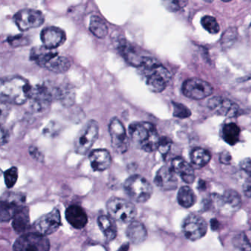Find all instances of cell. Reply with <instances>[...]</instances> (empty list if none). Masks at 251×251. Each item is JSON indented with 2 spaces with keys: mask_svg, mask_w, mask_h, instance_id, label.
I'll use <instances>...</instances> for the list:
<instances>
[{
  "mask_svg": "<svg viewBox=\"0 0 251 251\" xmlns=\"http://www.w3.org/2000/svg\"><path fill=\"white\" fill-rule=\"evenodd\" d=\"M61 214L58 209H54L35 222L34 229L36 233L43 236L55 233L61 226Z\"/></svg>",
  "mask_w": 251,
  "mask_h": 251,
  "instance_id": "obj_15",
  "label": "cell"
},
{
  "mask_svg": "<svg viewBox=\"0 0 251 251\" xmlns=\"http://www.w3.org/2000/svg\"><path fill=\"white\" fill-rule=\"evenodd\" d=\"M116 47L122 56L130 65L139 67L143 61L144 56H141L136 51L135 47L129 43L126 39L123 38L117 39L116 41Z\"/></svg>",
  "mask_w": 251,
  "mask_h": 251,
  "instance_id": "obj_18",
  "label": "cell"
},
{
  "mask_svg": "<svg viewBox=\"0 0 251 251\" xmlns=\"http://www.w3.org/2000/svg\"><path fill=\"white\" fill-rule=\"evenodd\" d=\"M138 70L145 78L148 89L154 93L162 92L171 80L170 72L155 58L144 57Z\"/></svg>",
  "mask_w": 251,
  "mask_h": 251,
  "instance_id": "obj_1",
  "label": "cell"
},
{
  "mask_svg": "<svg viewBox=\"0 0 251 251\" xmlns=\"http://www.w3.org/2000/svg\"><path fill=\"white\" fill-rule=\"evenodd\" d=\"M67 36L65 32L59 27H45L41 32V40L43 46L49 50H55L64 45Z\"/></svg>",
  "mask_w": 251,
  "mask_h": 251,
  "instance_id": "obj_17",
  "label": "cell"
},
{
  "mask_svg": "<svg viewBox=\"0 0 251 251\" xmlns=\"http://www.w3.org/2000/svg\"><path fill=\"white\" fill-rule=\"evenodd\" d=\"M98 225L108 242L113 240L117 236V227L114 220L110 216L102 215L98 218Z\"/></svg>",
  "mask_w": 251,
  "mask_h": 251,
  "instance_id": "obj_25",
  "label": "cell"
},
{
  "mask_svg": "<svg viewBox=\"0 0 251 251\" xmlns=\"http://www.w3.org/2000/svg\"><path fill=\"white\" fill-rule=\"evenodd\" d=\"M42 11L26 8L18 11L14 17V21L21 31H27L40 27L45 23Z\"/></svg>",
  "mask_w": 251,
  "mask_h": 251,
  "instance_id": "obj_11",
  "label": "cell"
},
{
  "mask_svg": "<svg viewBox=\"0 0 251 251\" xmlns=\"http://www.w3.org/2000/svg\"><path fill=\"white\" fill-rule=\"evenodd\" d=\"M220 162L224 164H229L231 162V155L227 151H224L220 154Z\"/></svg>",
  "mask_w": 251,
  "mask_h": 251,
  "instance_id": "obj_42",
  "label": "cell"
},
{
  "mask_svg": "<svg viewBox=\"0 0 251 251\" xmlns=\"http://www.w3.org/2000/svg\"><path fill=\"white\" fill-rule=\"evenodd\" d=\"M91 166L95 171H104L111 167L112 159L111 154L106 150L98 149L89 154Z\"/></svg>",
  "mask_w": 251,
  "mask_h": 251,
  "instance_id": "obj_20",
  "label": "cell"
},
{
  "mask_svg": "<svg viewBox=\"0 0 251 251\" xmlns=\"http://www.w3.org/2000/svg\"><path fill=\"white\" fill-rule=\"evenodd\" d=\"M32 86L20 76L5 77L1 80L0 96L2 102L23 105L30 99Z\"/></svg>",
  "mask_w": 251,
  "mask_h": 251,
  "instance_id": "obj_2",
  "label": "cell"
},
{
  "mask_svg": "<svg viewBox=\"0 0 251 251\" xmlns=\"http://www.w3.org/2000/svg\"><path fill=\"white\" fill-rule=\"evenodd\" d=\"M240 128L235 123L226 124L223 129V138L226 143L235 145L239 140Z\"/></svg>",
  "mask_w": 251,
  "mask_h": 251,
  "instance_id": "obj_29",
  "label": "cell"
},
{
  "mask_svg": "<svg viewBox=\"0 0 251 251\" xmlns=\"http://www.w3.org/2000/svg\"><path fill=\"white\" fill-rule=\"evenodd\" d=\"M155 185L160 189L164 191L174 190L177 186V179L176 173L172 170L171 167H161L155 177Z\"/></svg>",
  "mask_w": 251,
  "mask_h": 251,
  "instance_id": "obj_19",
  "label": "cell"
},
{
  "mask_svg": "<svg viewBox=\"0 0 251 251\" xmlns=\"http://www.w3.org/2000/svg\"><path fill=\"white\" fill-rule=\"evenodd\" d=\"M99 125L95 120H89L79 131L75 141V150L77 153L85 155L90 151L98 137Z\"/></svg>",
  "mask_w": 251,
  "mask_h": 251,
  "instance_id": "obj_7",
  "label": "cell"
},
{
  "mask_svg": "<svg viewBox=\"0 0 251 251\" xmlns=\"http://www.w3.org/2000/svg\"><path fill=\"white\" fill-rule=\"evenodd\" d=\"M126 235L132 243L138 245L145 240L148 236V232L146 227L142 223L133 221L127 227Z\"/></svg>",
  "mask_w": 251,
  "mask_h": 251,
  "instance_id": "obj_23",
  "label": "cell"
},
{
  "mask_svg": "<svg viewBox=\"0 0 251 251\" xmlns=\"http://www.w3.org/2000/svg\"><path fill=\"white\" fill-rule=\"evenodd\" d=\"M240 167L245 173L251 176V158H245L240 162Z\"/></svg>",
  "mask_w": 251,
  "mask_h": 251,
  "instance_id": "obj_40",
  "label": "cell"
},
{
  "mask_svg": "<svg viewBox=\"0 0 251 251\" xmlns=\"http://www.w3.org/2000/svg\"><path fill=\"white\" fill-rule=\"evenodd\" d=\"M208 106L214 114L226 117H237L240 111L236 103L222 97H214L210 99Z\"/></svg>",
  "mask_w": 251,
  "mask_h": 251,
  "instance_id": "obj_16",
  "label": "cell"
},
{
  "mask_svg": "<svg viewBox=\"0 0 251 251\" xmlns=\"http://www.w3.org/2000/svg\"><path fill=\"white\" fill-rule=\"evenodd\" d=\"M202 27L208 33L217 34L220 32V27L217 20L211 16H205L201 20Z\"/></svg>",
  "mask_w": 251,
  "mask_h": 251,
  "instance_id": "obj_31",
  "label": "cell"
},
{
  "mask_svg": "<svg viewBox=\"0 0 251 251\" xmlns=\"http://www.w3.org/2000/svg\"><path fill=\"white\" fill-rule=\"evenodd\" d=\"M14 251H50L49 239L38 233H24L14 245Z\"/></svg>",
  "mask_w": 251,
  "mask_h": 251,
  "instance_id": "obj_8",
  "label": "cell"
},
{
  "mask_svg": "<svg viewBox=\"0 0 251 251\" xmlns=\"http://www.w3.org/2000/svg\"><path fill=\"white\" fill-rule=\"evenodd\" d=\"M25 197L23 194L8 192L1 198L0 219L2 222H8L14 218L16 213L23 208Z\"/></svg>",
  "mask_w": 251,
  "mask_h": 251,
  "instance_id": "obj_9",
  "label": "cell"
},
{
  "mask_svg": "<svg viewBox=\"0 0 251 251\" xmlns=\"http://www.w3.org/2000/svg\"><path fill=\"white\" fill-rule=\"evenodd\" d=\"M5 182L7 187L12 188L18 178V170L17 167H11L5 172Z\"/></svg>",
  "mask_w": 251,
  "mask_h": 251,
  "instance_id": "obj_34",
  "label": "cell"
},
{
  "mask_svg": "<svg viewBox=\"0 0 251 251\" xmlns=\"http://www.w3.org/2000/svg\"><path fill=\"white\" fill-rule=\"evenodd\" d=\"M8 42L13 48H20L28 45L30 43L28 38L23 35L10 36L8 38Z\"/></svg>",
  "mask_w": 251,
  "mask_h": 251,
  "instance_id": "obj_35",
  "label": "cell"
},
{
  "mask_svg": "<svg viewBox=\"0 0 251 251\" xmlns=\"http://www.w3.org/2000/svg\"><path fill=\"white\" fill-rule=\"evenodd\" d=\"M182 92L188 98L200 100L209 97L213 93V88L205 80L199 78H190L183 83Z\"/></svg>",
  "mask_w": 251,
  "mask_h": 251,
  "instance_id": "obj_12",
  "label": "cell"
},
{
  "mask_svg": "<svg viewBox=\"0 0 251 251\" xmlns=\"http://www.w3.org/2000/svg\"><path fill=\"white\" fill-rule=\"evenodd\" d=\"M8 138H9V134H8V131L4 129V127H2L1 129V145H4L6 144L8 142Z\"/></svg>",
  "mask_w": 251,
  "mask_h": 251,
  "instance_id": "obj_43",
  "label": "cell"
},
{
  "mask_svg": "<svg viewBox=\"0 0 251 251\" xmlns=\"http://www.w3.org/2000/svg\"><path fill=\"white\" fill-rule=\"evenodd\" d=\"M75 91L70 85H64L60 86L59 101L64 105L70 106L75 102Z\"/></svg>",
  "mask_w": 251,
  "mask_h": 251,
  "instance_id": "obj_30",
  "label": "cell"
},
{
  "mask_svg": "<svg viewBox=\"0 0 251 251\" xmlns=\"http://www.w3.org/2000/svg\"><path fill=\"white\" fill-rule=\"evenodd\" d=\"M233 244L241 251H251V243L245 233H239L233 237Z\"/></svg>",
  "mask_w": 251,
  "mask_h": 251,
  "instance_id": "obj_32",
  "label": "cell"
},
{
  "mask_svg": "<svg viewBox=\"0 0 251 251\" xmlns=\"http://www.w3.org/2000/svg\"><path fill=\"white\" fill-rule=\"evenodd\" d=\"M124 189L128 197L140 203L147 202L152 196V185L145 177L138 175L130 176L126 180Z\"/></svg>",
  "mask_w": 251,
  "mask_h": 251,
  "instance_id": "obj_6",
  "label": "cell"
},
{
  "mask_svg": "<svg viewBox=\"0 0 251 251\" xmlns=\"http://www.w3.org/2000/svg\"><path fill=\"white\" fill-rule=\"evenodd\" d=\"M211 226L213 230H217L219 227L218 221L216 219H213V220H211Z\"/></svg>",
  "mask_w": 251,
  "mask_h": 251,
  "instance_id": "obj_44",
  "label": "cell"
},
{
  "mask_svg": "<svg viewBox=\"0 0 251 251\" xmlns=\"http://www.w3.org/2000/svg\"><path fill=\"white\" fill-rule=\"evenodd\" d=\"M214 201L220 212L226 216L237 211L242 205L240 195L232 189L226 191L222 196L217 197Z\"/></svg>",
  "mask_w": 251,
  "mask_h": 251,
  "instance_id": "obj_14",
  "label": "cell"
},
{
  "mask_svg": "<svg viewBox=\"0 0 251 251\" xmlns=\"http://www.w3.org/2000/svg\"><path fill=\"white\" fill-rule=\"evenodd\" d=\"M182 230L188 239L197 241L206 234L208 226L206 222L201 216L191 214L183 221Z\"/></svg>",
  "mask_w": 251,
  "mask_h": 251,
  "instance_id": "obj_13",
  "label": "cell"
},
{
  "mask_svg": "<svg viewBox=\"0 0 251 251\" xmlns=\"http://www.w3.org/2000/svg\"><path fill=\"white\" fill-rule=\"evenodd\" d=\"M30 58L40 67L58 74L66 73L71 67L68 58L58 55L55 50H49L44 46L33 48Z\"/></svg>",
  "mask_w": 251,
  "mask_h": 251,
  "instance_id": "obj_4",
  "label": "cell"
},
{
  "mask_svg": "<svg viewBox=\"0 0 251 251\" xmlns=\"http://www.w3.org/2000/svg\"><path fill=\"white\" fill-rule=\"evenodd\" d=\"M129 249V245L128 244H125L123 246L120 248V249L119 250V251H127Z\"/></svg>",
  "mask_w": 251,
  "mask_h": 251,
  "instance_id": "obj_45",
  "label": "cell"
},
{
  "mask_svg": "<svg viewBox=\"0 0 251 251\" xmlns=\"http://www.w3.org/2000/svg\"><path fill=\"white\" fill-rule=\"evenodd\" d=\"M164 5V7L167 8L168 11H171V12H176L178 11L179 10L182 9L184 8L186 5H187V1H165L163 2Z\"/></svg>",
  "mask_w": 251,
  "mask_h": 251,
  "instance_id": "obj_36",
  "label": "cell"
},
{
  "mask_svg": "<svg viewBox=\"0 0 251 251\" xmlns=\"http://www.w3.org/2000/svg\"><path fill=\"white\" fill-rule=\"evenodd\" d=\"M199 189H202V190H203V189H205V181H202V180H201L199 183Z\"/></svg>",
  "mask_w": 251,
  "mask_h": 251,
  "instance_id": "obj_46",
  "label": "cell"
},
{
  "mask_svg": "<svg viewBox=\"0 0 251 251\" xmlns=\"http://www.w3.org/2000/svg\"><path fill=\"white\" fill-rule=\"evenodd\" d=\"M29 153L31 155L32 158H34L35 160L39 161V162H44V161H45V156H44L43 153L36 147H30L29 148Z\"/></svg>",
  "mask_w": 251,
  "mask_h": 251,
  "instance_id": "obj_39",
  "label": "cell"
},
{
  "mask_svg": "<svg viewBox=\"0 0 251 251\" xmlns=\"http://www.w3.org/2000/svg\"><path fill=\"white\" fill-rule=\"evenodd\" d=\"M66 217L68 223L75 228H83L88 223L86 213L79 205H73L69 207L66 211Z\"/></svg>",
  "mask_w": 251,
  "mask_h": 251,
  "instance_id": "obj_22",
  "label": "cell"
},
{
  "mask_svg": "<svg viewBox=\"0 0 251 251\" xmlns=\"http://www.w3.org/2000/svg\"><path fill=\"white\" fill-rule=\"evenodd\" d=\"M108 130L114 151L117 153H126L130 147V140L122 122L117 117L111 119Z\"/></svg>",
  "mask_w": 251,
  "mask_h": 251,
  "instance_id": "obj_10",
  "label": "cell"
},
{
  "mask_svg": "<svg viewBox=\"0 0 251 251\" xmlns=\"http://www.w3.org/2000/svg\"><path fill=\"white\" fill-rule=\"evenodd\" d=\"M107 209L110 217L121 223H130L137 214L134 204L120 198H111L107 202Z\"/></svg>",
  "mask_w": 251,
  "mask_h": 251,
  "instance_id": "obj_5",
  "label": "cell"
},
{
  "mask_svg": "<svg viewBox=\"0 0 251 251\" xmlns=\"http://www.w3.org/2000/svg\"><path fill=\"white\" fill-rule=\"evenodd\" d=\"M132 140L145 152H152L158 150L160 139L158 130L153 124L148 122H136L129 126Z\"/></svg>",
  "mask_w": 251,
  "mask_h": 251,
  "instance_id": "obj_3",
  "label": "cell"
},
{
  "mask_svg": "<svg viewBox=\"0 0 251 251\" xmlns=\"http://www.w3.org/2000/svg\"><path fill=\"white\" fill-rule=\"evenodd\" d=\"M243 191L248 198H251V176H249L244 183Z\"/></svg>",
  "mask_w": 251,
  "mask_h": 251,
  "instance_id": "obj_41",
  "label": "cell"
},
{
  "mask_svg": "<svg viewBox=\"0 0 251 251\" xmlns=\"http://www.w3.org/2000/svg\"><path fill=\"white\" fill-rule=\"evenodd\" d=\"M58 132H59V126H58L57 123L52 122V123H50V124L45 127V130H44V134L47 136L53 137L55 135L58 134Z\"/></svg>",
  "mask_w": 251,
  "mask_h": 251,
  "instance_id": "obj_38",
  "label": "cell"
},
{
  "mask_svg": "<svg viewBox=\"0 0 251 251\" xmlns=\"http://www.w3.org/2000/svg\"><path fill=\"white\" fill-rule=\"evenodd\" d=\"M172 142L171 139L167 137H161L160 139L159 145H158V151L161 152V155L165 156L171 149Z\"/></svg>",
  "mask_w": 251,
  "mask_h": 251,
  "instance_id": "obj_37",
  "label": "cell"
},
{
  "mask_svg": "<svg viewBox=\"0 0 251 251\" xmlns=\"http://www.w3.org/2000/svg\"><path fill=\"white\" fill-rule=\"evenodd\" d=\"M173 116L179 119H186L192 115L190 110L184 105L178 102H173Z\"/></svg>",
  "mask_w": 251,
  "mask_h": 251,
  "instance_id": "obj_33",
  "label": "cell"
},
{
  "mask_svg": "<svg viewBox=\"0 0 251 251\" xmlns=\"http://www.w3.org/2000/svg\"><path fill=\"white\" fill-rule=\"evenodd\" d=\"M177 201L183 208H189L196 202V196L190 187L187 186H182L177 193Z\"/></svg>",
  "mask_w": 251,
  "mask_h": 251,
  "instance_id": "obj_28",
  "label": "cell"
},
{
  "mask_svg": "<svg viewBox=\"0 0 251 251\" xmlns=\"http://www.w3.org/2000/svg\"><path fill=\"white\" fill-rule=\"evenodd\" d=\"M89 30L98 39H104L108 33L106 23L98 16H92L91 17Z\"/></svg>",
  "mask_w": 251,
  "mask_h": 251,
  "instance_id": "obj_26",
  "label": "cell"
},
{
  "mask_svg": "<svg viewBox=\"0 0 251 251\" xmlns=\"http://www.w3.org/2000/svg\"><path fill=\"white\" fill-rule=\"evenodd\" d=\"M211 155L207 150L201 148H196L191 152V161L197 167H205L211 161Z\"/></svg>",
  "mask_w": 251,
  "mask_h": 251,
  "instance_id": "obj_27",
  "label": "cell"
},
{
  "mask_svg": "<svg viewBox=\"0 0 251 251\" xmlns=\"http://www.w3.org/2000/svg\"><path fill=\"white\" fill-rule=\"evenodd\" d=\"M30 219L27 207L20 208L13 218L12 226L17 233H24L30 227Z\"/></svg>",
  "mask_w": 251,
  "mask_h": 251,
  "instance_id": "obj_24",
  "label": "cell"
},
{
  "mask_svg": "<svg viewBox=\"0 0 251 251\" xmlns=\"http://www.w3.org/2000/svg\"><path fill=\"white\" fill-rule=\"evenodd\" d=\"M172 170L176 175H178L185 183L190 184L195 181V175L192 166L180 157L175 158L172 161Z\"/></svg>",
  "mask_w": 251,
  "mask_h": 251,
  "instance_id": "obj_21",
  "label": "cell"
}]
</instances>
